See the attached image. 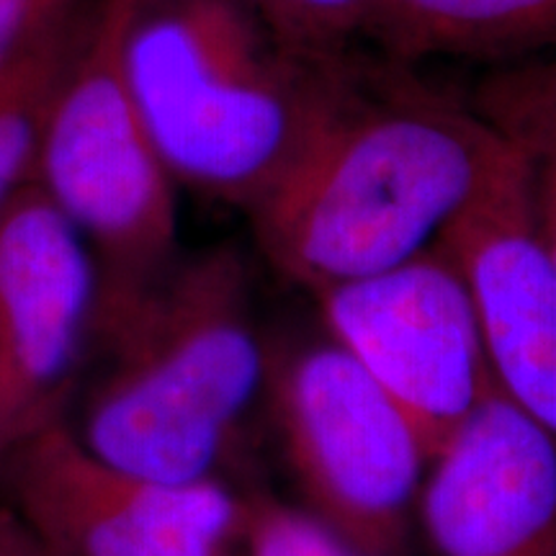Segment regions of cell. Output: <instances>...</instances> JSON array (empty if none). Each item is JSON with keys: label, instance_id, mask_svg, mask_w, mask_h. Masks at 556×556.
Listing matches in <instances>:
<instances>
[{"label": "cell", "instance_id": "6da1fadb", "mask_svg": "<svg viewBox=\"0 0 556 556\" xmlns=\"http://www.w3.org/2000/svg\"><path fill=\"white\" fill-rule=\"evenodd\" d=\"M518 155L471 106L368 70L351 103L248 214L270 266L319 294L433 250Z\"/></svg>", "mask_w": 556, "mask_h": 556}, {"label": "cell", "instance_id": "7a4b0ae2", "mask_svg": "<svg viewBox=\"0 0 556 556\" xmlns=\"http://www.w3.org/2000/svg\"><path fill=\"white\" fill-rule=\"evenodd\" d=\"M122 62L173 180L245 212L368 78L351 54L291 41L253 0H127Z\"/></svg>", "mask_w": 556, "mask_h": 556}, {"label": "cell", "instance_id": "3957f363", "mask_svg": "<svg viewBox=\"0 0 556 556\" xmlns=\"http://www.w3.org/2000/svg\"><path fill=\"white\" fill-rule=\"evenodd\" d=\"M270 356L240 250L180 255L135 302L93 325L80 368L88 374L65 420L122 469L165 482L222 479L266 400Z\"/></svg>", "mask_w": 556, "mask_h": 556}, {"label": "cell", "instance_id": "277c9868", "mask_svg": "<svg viewBox=\"0 0 556 556\" xmlns=\"http://www.w3.org/2000/svg\"><path fill=\"white\" fill-rule=\"evenodd\" d=\"M127 0H103L47 114L34 184L96 261V319L116 315L176 266L178 184L152 142L122 62Z\"/></svg>", "mask_w": 556, "mask_h": 556}, {"label": "cell", "instance_id": "5b68a950", "mask_svg": "<svg viewBox=\"0 0 556 556\" xmlns=\"http://www.w3.org/2000/svg\"><path fill=\"white\" fill-rule=\"evenodd\" d=\"M266 400L302 507L368 556H407L430 456L328 332L274 351Z\"/></svg>", "mask_w": 556, "mask_h": 556}, {"label": "cell", "instance_id": "8992f818", "mask_svg": "<svg viewBox=\"0 0 556 556\" xmlns=\"http://www.w3.org/2000/svg\"><path fill=\"white\" fill-rule=\"evenodd\" d=\"M0 500L47 556H240L245 497L165 482L93 454L65 415L0 456Z\"/></svg>", "mask_w": 556, "mask_h": 556}, {"label": "cell", "instance_id": "52a82bcc", "mask_svg": "<svg viewBox=\"0 0 556 556\" xmlns=\"http://www.w3.org/2000/svg\"><path fill=\"white\" fill-rule=\"evenodd\" d=\"M315 299L325 332L397 402L430 458L497 389L469 287L443 245Z\"/></svg>", "mask_w": 556, "mask_h": 556}, {"label": "cell", "instance_id": "ba28073f", "mask_svg": "<svg viewBox=\"0 0 556 556\" xmlns=\"http://www.w3.org/2000/svg\"><path fill=\"white\" fill-rule=\"evenodd\" d=\"M99 304L86 240L37 184L0 214V456L65 415Z\"/></svg>", "mask_w": 556, "mask_h": 556}, {"label": "cell", "instance_id": "9c48e42d", "mask_svg": "<svg viewBox=\"0 0 556 556\" xmlns=\"http://www.w3.org/2000/svg\"><path fill=\"white\" fill-rule=\"evenodd\" d=\"M438 245L467 281L497 389L556 438V266L533 165L513 160Z\"/></svg>", "mask_w": 556, "mask_h": 556}, {"label": "cell", "instance_id": "30bf717a", "mask_svg": "<svg viewBox=\"0 0 556 556\" xmlns=\"http://www.w3.org/2000/svg\"><path fill=\"white\" fill-rule=\"evenodd\" d=\"M417 523L433 556H556V438L492 389L430 458Z\"/></svg>", "mask_w": 556, "mask_h": 556}, {"label": "cell", "instance_id": "8fae6325", "mask_svg": "<svg viewBox=\"0 0 556 556\" xmlns=\"http://www.w3.org/2000/svg\"><path fill=\"white\" fill-rule=\"evenodd\" d=\"M387 60L492 65L556 58V0H371L364 34Z\"/></svg>", "mask_w": 556, "mask_h": 556}, {"label": "cell", "instance_id": "7c38bea8", "mask_svg": "<svg viewBox=\"0 0 556 556\" xmlns=\"http://www.w3.org/2000/svg\"><path fill=\"white\" fill-rule=\"evenodd\" d=\"M90 16H62L0 73V214L34 184L54 90L78 50Z\"/></svg>", "mask_w": 556, "mask_h": 556}, {"label": "cell", "instance_id": "4fadbf2b", "mask_svg": "<svg viewBox=\"0 0 556 556\" xmlns=\"http://www.w3.org/2000/svg\"><path fill=\"white\" fill-rule=\"evenodd\" d=\"M469 106L533 168L556 178V58L495 67Z\"/></svg>", "mask_w": 556, "mask_h": 556}, {"label": "cell", "instance_id": "5bb4252c", "mask_svg": "<svg viewBox=\"0 0 556 556\" xmlns=\"http://www.w3.org/2000/svg\"><path fill=\"white\" fill-rule=\"evenodd\" d=\"M240 556H368L304 507L245 497Z\"/></svg>", "mask_w": 556, "mask_h": 556}, {"label": "cell", "instance_id": "9a60e30c", "mask_svg": "<svg viewBox=\"0 0 556 556\" xmlns=\"http://www.w3.org/2000/svg\"><path fill=\"white\" fill-rule=\"evenodd\" d=\"M291 41L312 52L343 58L364 34L371 0H253Z\"/></svg>", "mask_w": 556, "mask_h": 556}, {"label": "cell", "instance_id": "2e32d148", "mask_svg": "<svg viewBox=\"0 0 556 556\" xmlns=\"http://www.w3.org/2000/svg\"><path fill=\"white\" fill-rule=\"evenodd\" d=\"M75 9L78 0H0V73Z\"/></svg>", "mask_w": 556, "mask_h": 556}, {"label": "cell", "instance_id": "e0dca14e", "mask_svg": "<svg viewBox=\"0 0 556 556\" xmlns=\"http://www.w3.org/2000/svg\"><path fill=\"white\" fill-rule=\"evenodd\" d=\"M0 556H47L3 500H0Z\"/></svg>", "mask_w": 556, "mask_h": 556}, {"label": "cell", "instance_id": "ac0fdd59", "mask_svg": "<svg viewBox=\"0 0 556 556\" xmlns=\"http://www.w3.org/2000/svg\"><path fill=\"white\" fill-rule=\"evenodd\" d=\"M533 176H536V212L541 235H544L546 248L556 266V178L536 168H533Z\"/></svg>", "mask_w": 556, "mask_h": 556}]
</instances>
